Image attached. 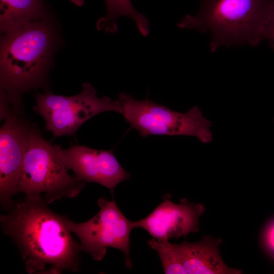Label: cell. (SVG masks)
<instances>
[{
  "instance_id": "obj_13",
  "label": "cell",
  "mask_w": 274,
  "mask_h": 274,
  "mask_svg": "<svg viewBox=\"0 0 274 274\" xmlns=\"http://www.w3.org/2000/svg\"><path fill=\"white\" fill-rule=\"evenodd\" d=\"M72 1L76 4H83L82 0ZM105 1L107 7V13L98 20L96 24L98 30L104 29L106 32L115 33L118 30L117 19L120 16H126L134 21L141 35L146 37L149 35L150 27L147 18L137 11L130 0Z\"/></svg>"
},
{
  "instance_id": "obj_14",
  "label": "cell",
  "mask_w": 274,
  "mask_h": 274,
  "mask_svg": "<svg viewBox=\"0 0 274 274\" xmlns=\"http://www.w3.org/2000/svg\"><path fill=\"white\" fill-rule=\"evenodd\" d=\"M147 244L158 253L165 273H186L180 261L176 244L167 239L152 238Z\"/></svg>"
},
{
  "instance_id": "obj_8",
  "label": "cell",
  "mask_w": 274,
  "mask_h": 274,
  "mask_svg": "<svg viewBox=\"0 0 274 274\" xmlns=\"http://www.w3.org/2000/svg\"><path fill=\"white\" fill-rule=\"evenodd\" d=\"M0 129V202L8 211L17 194L30 133L34 125L14 112L5 118Z\"/></svg>"
},
{
  "instance_id": "obj_4",
  "label": "cell",
  "mask_w": 274,
  "mask_h": 274,
  "mask_svg": "<svg viewBox=\"0 0 274 274\" xmlns=\"http://www.w3.org/2000/svg\"><path fill=\"white\" fill-rule=\"evenodd\" d=\"M68 170L56 156L54 146L34 124L26 147L18 192L26 196L44 194L48 204L63 197H76L85 187V182L72 177Z\"/></svg>"
},
{
  "instance_id": "obj_9",
  "label": "cell",
  "mask_w": 274,
  "mask_h": 274,
  "mask_svg": "<svg viewBox=\"0 0 274 274\" xmlns=\"http://www.w3.org/2000/svg\"><path fill=\"white\" fill-rule=\"evenodd\" d=\"M54 149L61 162L68 170H72L78 178L109 188L113 196L116 186L130 178V174L119 163L112 149L97 150L80 145L64 149L55 145Z\"/></svg>"
},
{
  "instance_id": "obj_15",
  "label": "cell",
  "mask_w": 274,
  "mask_h": 274,
  "mask_svg": "<svg viewBox=\"0 0 274 274\" xmlns=\"http://www.w3.org/2000/svg\"><path fill=\"white\" fill-rule=\"evenodd\" d=\"M264 244L274 258V222L267 228L263 237Z\"/></svg>"
},
{
  "instance_id": "obj_12",
  "label": "cell",
  "mask_w": 274,
  "mask_h": 274,
  "mask_svg": "<svg viewBox=\"0 0 274 274\" xmlns=\"http://www.w3.org/2000/svg\"><path fill=\"white\" fill-rule=\"evenodd\" d=\"M0 9L2 33L26 23L47 18L42 0H1Z\"/></svg>"
},
{
  "instance_id": "obj_16",
  "label": "cell",
  "mask_w": 274,
  "mask_h": 274,
  "mask_svg": "<svg viewBox=\"0 0 274 274\" xmlns=\"http://www.w3.org/2000/svg\"><path fill=\"white\" fill-rule=\"evenodd\" d=\"M263 40H266L274 47V10L267 22L264 29Z\"/></svg>"
},
{
  "instance_id": "obj_2",
  "label": "cell",
  "mask_w": 274,
  "mask_h": 274,
  "mask_svg": "<svg viewBox=\"0 0 274 274\" xmlns=\"http://www.w3.org/2000/svg\"><path fill=\"white\" fill-rule=\"evenodd\" d=\"M0 46L1 95L14 113L24 116L22 95L47 89V77L55 49V31L46 19L32 21L3 33Z\"/></svg>"
},
{
  "instance_id": "obj_5",
  "label": "cell",
  "mask_w": 274,
  "mask_h": 274,
  "mask_svg": "<svg viewBox=\"0 0 274 274\" xmlns=\"http://www.w3.org/2000/svg\"><path fill=\"white\" fill-rule=\"evenodd\" d=\"M118 100L125 120L142 137L188 135L195 136L204 143L212 141L211 122L202 116L197 106L192 107L187 112L181 113L147 98L135 99L124 92L120 93Z\"/></svg>"
},
{
  "instance_id": "obj_7",
  "label": "cell",
  "mask_w": 274,
  "mask_h": 274,
  "mask_svg": "<svg viewBox=\"0 0 274 274\" xmlns=\"http://www.w3.org/2000/svg\"><path fill=\"white\" fill-rule=\"evenodd\" d=\"M97 203L99 210L92 218L76 223L67 218V227L79 239L82 251L89 254L94 260H101L107 249L114 248L123 252L125 265L131 268L129 237L134 228L133 222L123 215L114 197L112 200L100 197Z\"/></svg>"
},
{
  "instance_id": "obj_10",
  "label": "cell",
  "mask_w": 274,
  "mask_h": 274,
  "mask_svg": "<svg viewBox=\"0 0 274 274\" xmlns=\"http://www.w3.org/2000/svg\"><path fill=\"white\" fill-rule=\"evenodd\" d=\"M180 201L176 204L168 195H164L163 201L148 216L133 222L134 228L146 230L154 238L167 240L198 232L199 218L204 211V206L186 199Z\"/></svg>"
},
{
  "instance_id": "obj_3",
  "label": "cell",
  "mask_w": 274,
  "mask_h": 274,
  "mask_svg": "<svg viewBox=\"0 0 274 274\" xmlns=\"http://www.w3.org/2000/svg\"><path fill=\"white\" fill-rule=\"evenodd\" d=\"M274 0H200L195 15H186L178 27L209 32L211 48L249 45L263 41Z\"/></svg>"
},
{
  "instance_id": "obj_1",
  "label": "cell",
  "mask_w": 274,
  "mask_h": 274,
  "mask_svg": "<svg viewBox=\"0 0 274 274\" xmlns=\"http://www.w3.org/2000/svg\"><path fill=\"white\" fill-rule=\"evenodd\" d=\"M48 204L42 195H25L0 216L1 228L18 248L27 273L76 272L81 246L67 227V217L54 212Z\"/></svg>"
},
{
  "instance_id": "obj_6",
  "label": "cell",
  "mask_w": 274,
  "mask_h": 274,
  "mask_svg": "<svg viewBox=\"0 0 274 274\" xmlns=\"http://www.w3.org/2000/svg\"><path fill=\"white\" fill-rule=\"evenodd\" d=\"M35 98L33 109L43 117L46 129L54 138L75 134L84 123L99 113L115 111L122 114L118 99L99 98L88 83H83L82 91L75 95H57L47 90L37 93Z\"/></svg>"
},
{
  "instance_id": "obj_11",
  "label": "cell",
  "mask_w": 274,
  "mask_h": 274,
  "mask_svg": "<svg viewBox=\"0 0 274 274\" xmlns=\"http://www.w3.org/2000/svg\"><path fill=\"white\" fill-rule=\"evenodd\" d=\"M221 240L204 236L197 243L184 241L176 244L179 257L186 274H239L241 271L229 267L219 254Z\"/></svg>"
}]
</instances>
